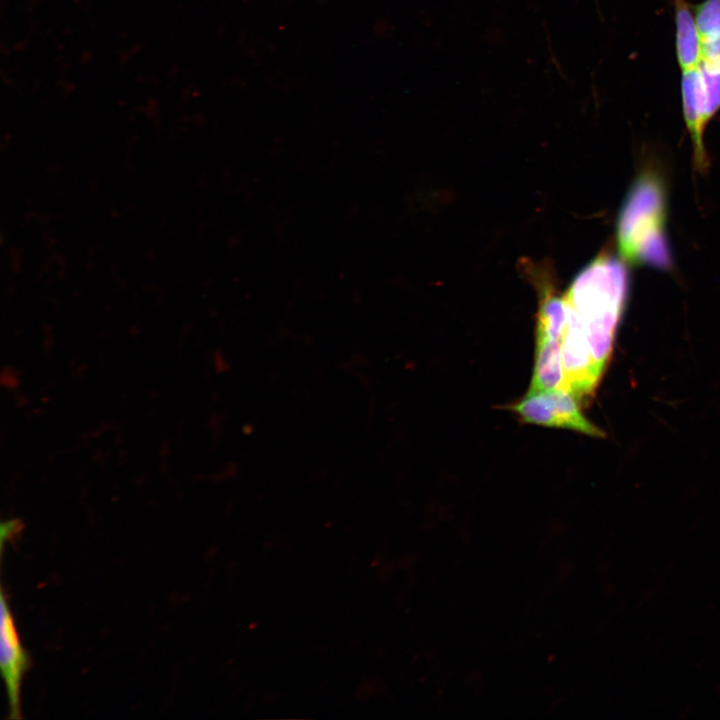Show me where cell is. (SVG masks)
Listing matches in <instances>:
<instances>
[{
	"mask_svg": "<svg viewBox=\"0 0 720 720\" xmlns=\"http://www.w3.org/2000/svg\"><path fill=\"white\" fill-rule=\"evenodd\" d=\"M628 276L622 263L601 255L583 267L563 295L564 326L584 338L605 370L624 311Z\"/></svg>",
	"mask_w": 720,
	"mask_h": 720,
	"instance_id": "6da1fadb",
	"label": "cell"
},
{
	"mask_svg": "<svg viewBox=\"0 0 720 720\" xmlns=\"http://www.w3.org/2000/svg\"><path fill=\"white\" fill-rule=\"evenodd\" d=\"M664 203L663 189L654 177H641L632 187L617 224L618 246L623 258L661 268L670 266L664 236Z\"/></svg>",
	"mask_w": 720,
	"mask_h": 720,
	"instance_id": "7a4b0ae2",
	"label": "cell"
},
{
	"mask_svg": "<svg viewBox=\"0 0 720 720\" xmlns=\"http://www.w3.org/2000/svg\"><path fill=\"white\" fill-rule=\"evenodd\" d=\"M682 108L691 136L696 163L705 166L704 130L720 109V70L702 61L693 69L682 71Z\"/></svg>",
	"mask_w": 720,
	"mask_h": 720,
	"instance_id": "3957f363",
	"label": "cell"
},
{
	"mask_svg": "<svg viewBox=\"0 0 720 720\" xmlns=\"http://www.w3.org/2000/svg\"><path fill=\"white\" fill-rule=\"evenodd\" d=\"M580 402L561 389L534 391L510 408L523 422L574 430L601 437L603 432L583 415Z\"/></svg>",
	"mask_w": 720,
	"mask_h": 720,
	"instance_id": "277c9868",
	"label": "cell"
},
{
	"mask_svg": "<svg viewBox=\"0 0 720 720\" xmlns=\"http://www.w3.org/2000/svg\"><path fill=\"white\" fill-rule=\"evenodd\" d=\"M1 674L9 704V718L20 719L21 686L31 666L30 657L21 644L13 614L4 589L1 590Z\"/></svg>",
	"mask_w": 720,
	"mask_h": 720,
	"instance_id": "5b68a950",
	"label": "cell"
},
{
	"mask_svg": "<svg viewBox=\"0 0 720 720\" xmlns=\"http://www.w3.org/2000/svg\"><path fill=\"white\" fill-rule=\"evenodd\" d=\"M675 19V50L682 71L698 66L702 60V39L693 8L686 0H673Z\"/></svg>",
	"mask_w": 720,
	"mask_h": 720,
	"instance_id": "8992f818",
	"label": "cell"
},
{
	"mask_svg": "<svg viewBox=\"0 0 720 720\" xmlns=\"http://www.w3.org/2000/svg\"><path fill=\"white\" fill-rule=\"evenodd\" d=\"M693 12L702 42L720 35V0H703Z\"/></svg>",
	"mask_w": 720,
	"mask_h": 720,
	"instance_id": "52a82bcc",
	"label": "cell"
},
{
	"mask_svg": "<svg viewBox=\"0 0 720 720\" xmlns=\"http://www.w3.org/2000/svg\"><path fill=\"white\" fill-rule=\"evenodd\" d=\"M710 67L720 70V35L702 42V60Z\"/></svg>",
	"mask_w": 720,
	"mask_h": 720,
	"instance_id": "ba28073f",
	"label": "cell"
}]
</instances>
